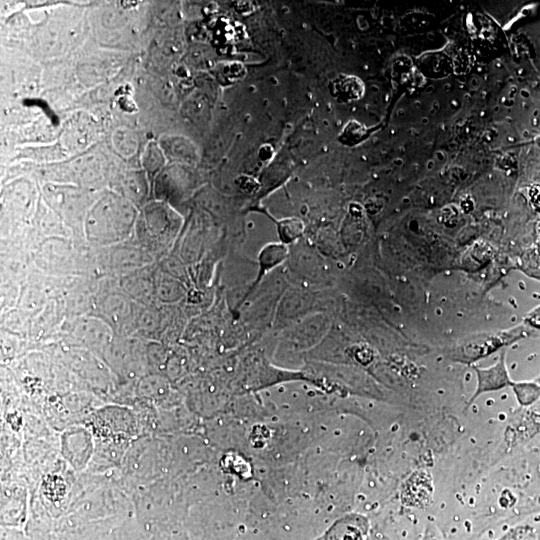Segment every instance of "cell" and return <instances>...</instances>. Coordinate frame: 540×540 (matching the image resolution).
I'll return each instance as SVG.
<instances>
[{"label": "cell", "instance_id": "obj_1", "mask_svg": "<svg viewBox=\"0 0 540 540\" xmlns=\"http://www.w3.org/2000/svg\"><path fill=\"white\" fill-rule=\"evenodd\" d=\"M510 340L506 332L499 334H483L470 337L458 347L456 358L462 361H473L492 353Z\"/></svg>", "mask_w": 540, "mask_h": 540}, {"label": "cell", "instance_id": "obj_2", "mask_svg": "<svg viewBox=\"0 0 540 540\" xmlns=\"http://www.w3.org/2000/svg\"><path fill=\"white\" fill-rule=\"evenodd\" d=\"M474 370L477 375V386L474 394L469 400L468 406H470L479 395L501 389L510 384L504 354H502L500 359L491 367H474Z\"/></svg>", "mask_w": 540, "mask_h": 540}, {"label": "cell", "instance_id": "obj_3", "mask_svg": "<svg viewBox=\"0 0 540 540\" xmlns=\"http://www.w3.org/2000/svg\"><path fill=\"white\" fill-rule=\"evenodd\" d=\"M288 256L287 245L283 243H269L265 245L258 256V272L255 280L252 282L247 293L244 295L243 303L251 293L257 288L260 281L267 274L268 271L282 264Z\"/></svg>", "mask_w": 540, "mask_h": 540}, {"label": "cell", "instance_id": "obj_4", "mask_svg": "<svg viewBox=\"0 0 540 540\" xmlns=\"http://www.w3.org/2000/svg\"><path fill=\"white\" fill-rule=\"evenodd\" d=\"M330 90L332 95L340 102H351L362 97L364 85L362 81L352 75H339L335 78Z\"/></svg>", "mask_w": 540, "mask_h": 540}, {"label": "cell", "instance_id": "obj_5", "mask_svg": "<svg viewBox=\"0 0 540 540\" xmlns=\"http://www.w3.org/2000/svg\"><path fill=\"white\" fill-rule=\"evenodd\" d=\"M366 533V524L360 518H346L334 526L331 540H362Z\"/></svg>", "mask_w": 540, "mask_h": 540}, {"label": "cell", "instance_id": "obj_6", "mask_svg": "<svg viewBox=\"0 0 540 540\" xmlns=\"http://www.w3.org/2000/svg\"><path fill=\"white\" fill-rule=\"evenodd\" d=\"M281 243L288 245L296 241L304 232V223L297 217H287L275 221Z\"/></svg>", "mask_w": 540, "mask_h": 540}, {"label": "cell", "instance_id": "obj_7", "mask_svg": "<svg viewBox=\"0 0 540 540\" xmlns=\"http://www.w3.org/2000/svg\"><path fill=\"white\" fill-rule=\"evenodd\" d=\"M364 133V128L357 122H349L341 133L339 139L340 142L352 145L359 141Z\"/></svg>", "mask_w": 540, "mask_h": 540}, {"label": "cell", "instance_id": "obj_8", "mask_svg": "<svg viewBox=\"0 0 540 540\" xmlns=\"http://www.w3.org/2000/svg\"><path fill=\"white\" fill-rule=\"evenodd\" d=\"M222 75L224 80L229 83H234L241 80L246 75L245 67L239 62H229L222 67Z\"/></svg>", "mask_w": 540, "mask_h": 540}, {"label": "cell", "instance_id": "obj_9", "mask_svg": "<svg viewBox=\"0 0 540 540\" xmlns=\"http://www.w3.org/2000/svg\"><path fill=\"white\" fill-rule=\"evenodd\" d=\"M236 183L246 193H253L257 191L259 187L258 181L255 178L248 175L240 176L237 179Z\"/></svg>", "mask_w": 540, "mask_h": 540}, {"label": "cell", "instance_id": "obj_10", "mask_svg": "<svg viewBox=\"0 0 540 540\" xmlns=\"http://www.w3.org/2000/svg\"><path fill=\"white\" fill-rule=\"evenodd\" d=\"M273 155V148L271 145L265 144L259 148L258 156L262 161H268Z\"/></svg>", "mask_w": 540, "mask_h": 540}]
</instances>
